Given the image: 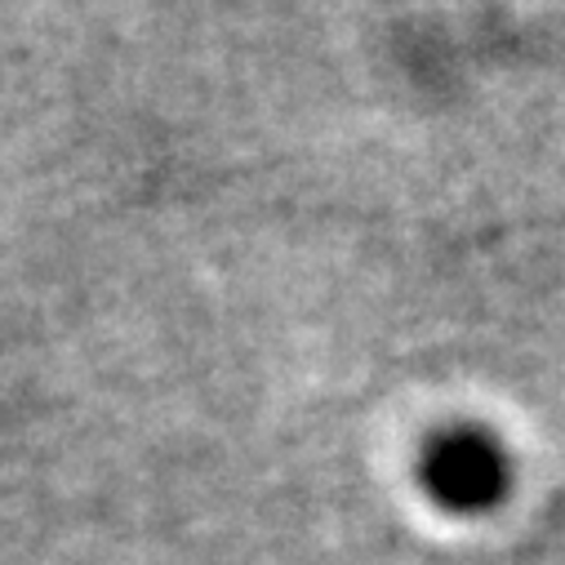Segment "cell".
Listing matches in <instances>:
<instances>
[{
    "instance_id": "1",
    "label": "cell",
    "mask_w": 565,
    "mask_h": 565,
    "mask_svg": "<svg viewBox=\"0 0 565 565\" xmlns=\"http://www.w3.org/2000/svg\"><path fill=\"white\" fill-rule=\"evenodd\" d=\"M508 481H512L508 455L490 433L455 428L433 437L428 450H423V486L446 512L459 516L490 512L508 494Z\"/></svg>"
}]
</instances>
